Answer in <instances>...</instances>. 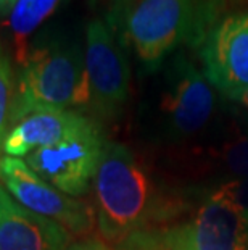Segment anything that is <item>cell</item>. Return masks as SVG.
I'll list each match as a JSON object with an SVG mask.
<instances>
[{"label": "cell", "mask_w": 248, "mask_h": 250, "mask_svg": "<svg viewBox=\"0 0 248 250\" xmlns=\"http://www.w3.org/2000/svg\"><path fill=\"white\" fill-rule=\"evenodd\" d=\"M221 0H137L126 34L137 58L156 68L184 42L202 45L218 23Z\"/></svg>", "instance_id": "cell-2"}, {"label": "cell", "mask_w": 248, "mask_h": 250, "mask_svg": "<svg viewBox=\"0 0 248 250\" xmlns=\"http://www.w3.org/2000/svg\"><path fill=\"white\" fill-rule=\"evenodd\" d=\"M203 74L223 95L248 86V12L219 20L200 45Z\"/></svg>", "instance_id": "cell-9"}, {"label": "cell", "mask_w": 248, "mask_h": 250, "mask_svg": "<svg viewBox=\"0 0 248 250\" xmlns=\"http://www.w3.org/2000/svg\"><path fill=\"white\" fill-rule=\"evenodd\" d=\"M17 0H0V15L10 12V10L13 8V5Z\"/></svg>", "instance_id": "cell-18"}, {"label": "cell", "mask_w": 248, "mask_h": 250, "mask_svg": "<svg viewBox=\"0 0 248 250\" xmlns=\"http://www.w3.org/2000/svg\"><path fill=\"white\" fill-rule=\"evenodd\" d=\"M107 141L97 125L55 146L31 152L23 160L63 194L81 197L94 184Z\"/></svg>", "instance_id": "cell-7"}, {"label": "cell", "mask_w": 248, "mask_h": 250, "mask_svg": "<svg viewBox=\"0 0 248 250\" xmlns=\"http://www.w3.org/2000/svg\"><path fill=\"white\" fill-rule=\"evenodd\" d=\"M0 184L23 208L58 223L70 234L84 236L95 225L94 207L63 194L34 173L23 158L0 157Z\"/></svg>", "instance_id": "cell-6"}, {"label": "cell", "mask_w": 248, "mask_h": 250, "mask_svg": "<svg viewBox=\"0 0 248 250\" xmlns=\"http://www.w3.org/2000/svg\"><path fill=\"white\" fill-rule=\"evenodd\" d=\"M63 0H17L10 10L8 24L18 45V58L26 57V41L58 8Z\"/></svg>", "instance_id": "cell-12"}, {"label": "cell", "mask_w": 248, "mask_h": 250, "mask_svg": "<svg viewBox=\"0 0 248 250\" xmlns=\"http://www.w3.org/2000/svg\"><path fill=\"white\" fill-rule=\"evenodd\" d=\"M70 232L15 202L0 184V250H68Z\"/></svg>", "instance_id": "cell-11"}, {"label": "cell", "mask_w": 248, "mask_h": 250, "mask_svg": "<svg viewBox=\"0 0 248 250\" xmlns=\"http://www.w3.org/2000/svg\"><path fill=\"white\" fill-rule=\"evenodd\" d=\"M95 225L114 246L170 228L182 204L166 195L128 146L107 141L94 178Z\"/></svg>", "instance_id": "cell-1"}, {"label": "cell", "mask_w": 248, "mask_h": 250, "mask_svg": "<svg viewBox=\"0 0 248 250\" xmlns=\"http://www.w3.org/2000/svg\"><path fill=\"white\" fill-rule=\"evenodd\" d=\"M68 250H113L107 244L95 241V239H86V241H79L76 244H71Z\"/></svg>", "instance_id": "cell-16"}, {"label": "cell", "mask_w": 248, "mask_h": 250, "mask_svg": "<svg viewBox=\"0 0 248 250\" xmlns=\"http://www.w3.org/2000/svg\"><path fill=\"white\" fill-rule=\"evenodd\" d=\"M229 100L235 102L237 105H240L242 108H245L248 111V86L247 87H242V89H237L234 92H230L226 95Z\"/></svg>", "instance_id": "cell-17"}, {"label": "cell", "mask_w": 248, "mask_h": 250, "mask_svg": "<svg viewBox=\"0 0 248 250\" xmlns=\"http://www.w3.org/2000/svg\"><path fill=\"white\" fill-rule=\"evenodd\" d=\"M15 99V84H13V73L12 63L5 52L3 45L0 44V148L5 136L10 129V121H12V108Z\"/></svg>", "instance_id": "cell-14"}, {"label": "cell", "mask_w": 248, "mask_h": 250, "mask_svg": "<svg viewBox=\"0 0 248 250\" xmlns=\"http://www.w3.org/2000/svg\"><path fill=\"white\" fill-rule=\"evenodd\" d=\"M94 125L95 121L76 110H39L10 127L2 150L8 157L26 158L31 152L55 146Z\"/></svg>", "instance_id": "cell-10"}, {"label": "cell", "mask_w": 248, "mask_h": 250, "mask_svg": "<svg viewBox=\"0 0 248 250\" xmlns=\"http://www.w3.org/2000/svg\"><path fill=\"white\" fill-rule=\"evenodd\" d=\"M119 250H248V225L229 202L210 194L184 223L121 244Z\"/></svg>", "instance_id": "cell-4"}, {"label": "cell", "mask_w": 248, "mask_h": 250, "mask_svg": "<svg viewBox=\"0 0 248 250\" xmlns=\"http://www.w3.org/2000/svg\"><path fill=\"white\" fill-rule=\"evenodd\" d=\"M214 90L187 57L174 58L160 100L161 127L168 142L193 139L205 131L216 110Z\"/></svg>", "instance_id": "cell-5"}, {"label": "cell", "mask_w": 248, "mask_h": 250, "mask_svg": "<svg viewBox=\"0 0 248 250\" xmlns=\"http://www.w3.org/2000/svg\"><path fill=\"white\" fill-rule=\"evenodd\" d=\"M91 105V89L79 45H49L26 54L15 87L10 127L39 110Z\"/></svg>", "instance_id": "cell-3"}, {"label": "cell", "mask_w": 248, "mask_h": 250, "mask_svg": "<svg viewBox=\"0 0 248 250\" xmlns=\"http://www.w3.org/2000/svg\"><path fill=\"white\" fill-rule=\"evenodd\" d=\"M211 194L229 202L248 225V178L226 181V183L219 184L214 190H211Z\"/></svg>", "instance_id": "cell-15"}, {"label": "cell", "mask_w": 248, "mask_h": 250, "mask_svg": "<svg viewBox=\"0 0 248 250\" xmlns=\"http://www.w3.org/2000/svg\"><path fill=\"white\" fill-rule=\"evenodd\" d=\"M84 63L91 107L105 118L116 116L129 97L131 70L113 31L102 20L91 21L86 29Z\"/></svg>", "instance_id": "cell-8"}, {"label": "cell", "mask_w": 248, "mask_h": 250, "mask_svg": "<svg viewBox=\"0 0 248 250\" xmlns=\"http://www.w3.org/2000/svg\"><path fill=\"white\" fill-rule=\"evenodd\" d=\"M210 160L229 179L248 178V132H237L221 146L211 148Z\"/></svg>", "instance_id": "cell-13"}]
</instances>
